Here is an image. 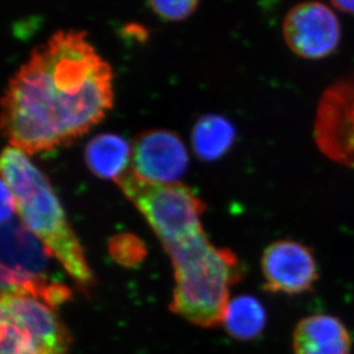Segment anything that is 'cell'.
I'll list each match as a JSON object with an SVG mask.
<instances>
[{
    "instance_id": "8992f818",
    "label": "cell",
    "mask_w": 354,
    "mask_h": 354,
    "mask_svg": "<svg viewBox=\"0 0 354 354\" xmlns=\"http://www.w3.org/2000/svg\"><path fill=\"white\" fill-rule=\"evenodd\" d=\"M313 137L328 160L354 169V75L324 91L315 113Z\"/></svg>"
},
{
    "instance_id": "8fae6325",
    "label": "cell",
    "mask_w": 354,
    "mask_h": 354,
    "mask_svg": "<svg viewBox=\"0 0 354 354\" xmlns=\"http://www.w3.org/2000/svg\"><path fill=\"white\" fill-rule=\"evenodd\" d=\"M132 158L130 145L118 134H99L88 141L84 158L92 174L116 180L127 172Z\"/></svg>"
},
{
    "instance_id": "6da1fadb",
    "label": "cell",
    "mask_w": 354,
    "mask_h": 354,
    "mask_svg": "<svg viewBox=\"0 0 354 354\" xmlns=\"http://www.w3.org/2000/svg\"><path fill=\"white\" fill-rule=\"evenodd\" d=\"M114 104L111 67L84 31L54 34L10 80L1 130L28 155L53 151L100 123Z\"/></svg>"
},
{
    "instance_id": "30bf717a",
    "label": "cell",
    "mask_w": 354,
    "mask_h": 354,
    "mask_svg": "<svg viewBox=\"0 0 354 354\" xmlns=\"http://www.w3.org/2000/svg\"><path fill=\"white\" fill-rule=\"evenodd\" d=\"M292 350L294 354H351V334L335 315H308L295 327Z\"/></svg>"
},
{
    "instance_id": "7c38bea8",
    "label": "cell",
    "mask_w": 354,
    "mask_h": 354,
    "mask_svg": "<svg viewBox=\"0 0 354 354\" xmlns=\"http://www.w3.org/2000/svg\"><path fill=\"white\" fill-rule=\"evenodd\" d=\"M236 139V130L231 120L221 115H207L195 123L192 145L195 155L205 162L219 160L227 154Z\"/></svg>"
},
{
    "instance_id": "2e32d148",
    "label": "cell",
    "mask_w": 354,
    "mask_h": 354,
    "mask_svg": "<svg viewBox=\"0 0 354 354\" xmlns=\"http://www.w3.org/2000/svg\"><path fill=\"white\" fill-rule=\"evenodd\" d=\"M330 3L343 13L354 14V0H330Z\"/></svg>"
},
{
    "instance_id": "9c48e42d",
    "label": "cell",
    "mask_w": 354,
    "mask_h": 354,
    "mask_svg": "<svg viewBox=\"0 0 354 354\" xmlns=\"http://www.w3.org/2000/svg\"><path fill=\"white\" fill-rule=\"evenodd\" d=\"M131 149L132 171L145 180L177 183L187 170V148L172 131H144L134 138Z\"/></svg>"
},
{
    "instance_id": "52a82bcc",
    "label": "cell",
    "mask_w": 354,
    "mask_h": 354,
    "mask_svg": "<svg viewBox=\"0 0 354 354\" xmlns=\"http://www.w3.org/2000/svg\"><path fill=\"white\" fill-rule=\"evenodd\" d=\"M284 41L292 53L306 60H321L337 50L341 22L330 7L317 0L297 3L288 10L282 26Z\"/></svg>"
},
{
    "instance_id": "ba28073f",
    "label": "cell",
    "mask_w": 354,
    "mask_h": 354,
    "mask_svg": "<svg viewBox=\"0 0 354 354\" xmlns=\"http://www.w3.org/2000/svg\"><path fill=\"white\" fill-rule=\"evenodd\" d=\"M265 289L288 296L311 291L319 279L317 259L311 248L283 239L270 244L261 256Z\"/></svg>"
},
{
    "instance_id": "5bb4252c",
    "label": "cell",
    "mask_w": 354,
    "mask_h": 354,
    "mask_svg": "<svg viewBox=\"0 0 354 354\" xmlns=\"http://www.w3.org/2000/svg\"><path fill=\"white\" fill-rule=\"evenodd\" d=\"M148 3L162 20L179 22L194 13L200 0H148Z\"/></svg>"
},
{
    "instance_id": "4fadbf2b",
    "label": "cell",
    "mask_w": 354,
    "mask_h": 354,
    "mask_svg": "<svg viewBox=\"0 0 354 354\" xmlns=\"http://www.w3.org/2000/svg\"><path fill=\"white\" fill-rule=\"evenodd\" d=\"M223 324L232 337L251 341L265 329L266 310L257 298L240 296L228 301Z\"/></svg>"
},
{
    "instance_id": "277c9868",
    "label": "cell",
    "mask_w": 354,
    "mask_h": 354,
    "mask_svg": "<svg viewBox=\"0 0 354 354\" xmlns=\"http://www.w3.org/2000/svg\"><path fill=\"white\" fill-rule=\"evenodd\" d=\"M53 308L29 292H1L0 354H67L71 338Z\"/></svg>"
},
{
    "instance_id": "7a4b0ae2",
    "label": "cell",
    "mask_w": 354,
    "mask_h": 354,
    "mask_svg": "<svg viewBox=\"0 0 354 354\" xmlns=\"http://www.w3.org/2000/svg\"><path fill=\"white\" fill-rule=\"evenodd\" d=\"M115 183L170 254L176 280L172 310L202 327L223 322L230 289L240 279V264L231 250L218 249L207 240L200 197L180 183H151L132 170Z\"/></svg>"
},
{
    "instance_id": "3957f363",
    "label": "cell",
    "mask_w": 354,
    "mask_h": 354,
    "mask_svg": "<svg viewBox=\"0 0 354 354\" xmlns=\"http://www.w3.org/2000/svg\"><path fill=\"white\" fill-rule=\"evenodd\" d=\"M1 181L13 195L22 224L53 254L66 271L87 287L93 275L83 247L71 228L46 176L27 153L8 145L1 154Z\"/></svg>"
},
{
    "instance_id": "5b68a950",
    "label": "cell",
    "mask_w": 354,
    "mask_h": 354,
    "mask_svg": "<svg viewBox=\"0 0 354 354\" xmlns=\"http://www.w3.org/2000/svg\"><path fill=\"white\" fill-rule=\"evenodd\" d=\"M46 248L24 224L12 221L1 230V292L24 291L59 304L69 295L47 280Z\"/></svg>"
},
{
    "instance_id": "9a60e30c",
    "label": "cell",
    "mask_w": 354,
    "mask_h": 354,
    "mask_svg": "<svg viewBox=\"0 0 354 354\" xmlns=\"http://www.w3.org/2000/svg\"><path fill=\"white\" fill-rule=\"evenodd\" d=\"M0 210H1L0 218H1L3 224L12 221L14 214L17 212L13 195L3 181H1V207H0Z\"/></svg>"
}]
</instances>
